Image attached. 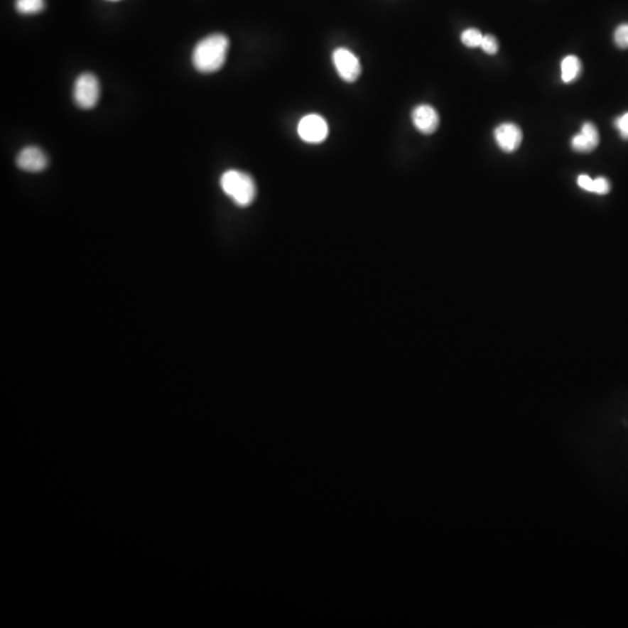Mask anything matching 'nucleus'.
I'll list each match as a JSON object with an SVG mask.
<instances>
[{"mask_svg": "<svg viewBox=\"0 0 628 628\" xmlns=\"http://www.w3.org/2000/svg\"><path fill=\"white\" fill-rule=\"evenodd\" d=\"M229 41L224 34H211L198 42L193 54V67L202 74L220 70L227 58Z\"/></svg>", "mask_w": 628, "mask_h": 628, "instance_id": "obj_1", "label": "nucleus"}, {"mask_svg": "<svg viewBox=\"0 0 628 628\" xmlns=\"http://www.w3.org/2000/svg\"><path fill=\"white\" fill-rule=\"evenodd\" d=\"M224 193L233 199L241 207H247L256 197V185L248 173L239 170H228L220 180Z\"/></svg>", "mask_w": 628, "mask_h": 628, "instance_id": "obj_2", "label": "nucleus"}, {"mask_svg": "<svg viewBox=\"0 0 628 628\" xmlns=\"http://www.w3.org/2000/svg\"><path fill=\"white\" fill-rule=\"evenodd\" d=\"M99 96V82L96 76L90 72L80 75L74 85V99L78 107L93 109L98 103Z\"/></svg>", "mask_w": 628, "mask_h": 628, "instance_id": "obj_3", "label": "nucleus"}, {"mask_svg": "<svg viewBox=\"0 0 628 628\" xmlns=\"http://www.w3.org/2000/svg\"><path fill=\"white\" fill-rule=\"evenodd\" d=\"M333 63L339 76L348 83H353L361 75L362 67L359 60L350 49H335L333 53Z\"/></svg>", "mask_w": 628, "mask_h": 628, "instance_id": "obj_4", "label": "nucleus"}, {"mask_svg": "<svg viewBox=\"0 0 628 628\" xmlns=\"http://www.w3.org/2000/svg\"><path fill=\"white\" fill-rule=\"evenodd\" d=\"M298 134L308 144H320L327 138L328 125L326 120L318 114H308L298 124Z\"/></svg>", "mask_w": 628, "mask_h": 628, "instance_id": "obj_5", "label": "nucleus"}, {"mask_svg": "<svg viewBox=\"0 0 628 628\" xmlns=\"http://www.w3.org/2000/svg\"><path fill=\"white\" fill-rule=\"evenodd\" d=\"M494 140L498 147L505 153H513L523 142V131L519 126L512 122H504L496 127L494 131Z\"/></svg>", "mask_w": 628, "mask_h": 628, "instance_id": "obj_6", "label": "nucleus"}, {"mask_svg": "<svg viewBox=\"0 0 628 628\" xmlns=\"http://www.w3.org/2000/svg\"><path fill=\"white\" fill-rule=\"evenodd\" d=\"M16 166L27 173H40L48 166V158L40 148L29 146L16 156Z\"/></svg>", "mask_w": 628, "mask_h": 628, "instance_id": "obj_7", "label": "nucleus"}, {"mask_svg": "<svg viewBox=\"0 0 628 628\" xmlns=\"http://www.w3.org/2000/svg\"><path fill=\"white\" fill-rule=\"evenodd\" d=\"M600 131L592 122H584L578 134L571 139V147L577 153L589 154L600 144Z\"/></svg>", "mask_w": 628, "mask_h": 628, "instance_id": "obj_8", "label": "nucleus"}, {"mask_svg": "<svg viewBox=\"0 0 628 628\" xmlns=\"http://www.w3.org/2000/svg\"><path fill=\"white\" fill-rule=\"evenodd\" d=\"M412 121L420 133L431 135L439 127V114L436 109L430 105H419L412 112Z\"/></svg>", "mask_w": 628, "mask_h": 628, "instance_id": "obj_9", "label": "nucleus"}, {"mask_svg": "<svg viewBox=\"0 0 628 628\" xmlns=\"http://www.w3.org/2000/svg\"><path fill=\"white\" fill-rule=\"evenodd\" d=\"M582 72V63L575 55H568L562 60L561 75L564 83H573L580 77Z\"/></svg>", "mask_w": 628, "mask_h": 628, "instance_id": "obj_10", "label": "nucleus"}, {"mask_svg": "<svg viewBox=\"0 0 628 628\" xmlns=\"http://www.w3.org/2000/svg\"><path fill=\"white\" fill-rule=\"evenodd\" d=\"M45 9V0H16V10L20 14H36Z\"/></svg>", "mask_w": 628, "mask_h": 628, "instance_id": "obj_11", "label": "nucleus"}, {"mask_svg": "<svg viewBox=\"0 0 628 628\" xmlns=\"http://www.w3.org/2000/svg\"><path fill=\"white\" fill-rule=\"evenodd\" d=\"M483 36H484L482 34L481 31L476 28H468L462 33L461 41L469 48H477V47H481Z\"/></svg>", "mask_w": 628, "mask_h": 628, "instance_id": "obj_12", "label": "nucleus"}, {"mask_svg": "<svg viewBox=\"0 0 628 628\" xmlns=\"http://www.w3.org/2000/svg\"><path fill=\"white\" fill-rule=\"evenodd\" d=\"M613 39L618 48L628 49V23H622L615 28Z\"/></svg>", "mask_w": 628, "mask_h": 628, "instance_id": "obj_13", "label": "nucleus"}, {"mask_svg": "<svg viewBox=\"0 0 628 628\" xmlns=\"http://www.w3.org/2000/svg\"><path fill=\"white\" fill-rule=\"evenodd\" d=\"M481 48L483 49V52L487 53V54L494 55L497 54L498 49H499V45H498L497 39H496L494 36L487 34V36H483Z\"/></svg>", "mask_w": 628, "mask_h": 628, "instance_id": "obj_14", "label": "nucleus"}, {"mask_svg": "<svg viewBox=\"0 0 628 628\" xmlns=\"http://www.w3.org/2000/svg\"><path fill=\"white\" fill-rule=\"evenodd\" d=\"M615 127L624 140L628 141V112L615 120Z\"/></svg>", "mask_w": 628, "mask_h": 628, "instance_id": "obj_15", "label": "nucleus"}, {"mask_svg": "<svg viewBox=\"0 0 628 628\" xmlns=\"http://www.w3.org/2000/svg\"><path fill=\"white\" fill-rule=\"evenodd\" d=\"M610 190H611V185L605 177H598L596 180H593V193L606 195L610 193Z\"/></svg>", "mask_w": 628, "mask_h": 628, "instance_id": "obj_16", "label": "nucleus"}, {"mask_svg": "<svg viewBox=\"0 0 628 628\" xmlns=\"http://www.w3.org/2000/svg\"><path fill=\"white\" fill-rule=\"evenodd\" d=\"M577 184L580 185V188L585 190V191H589V193H593V180L591 177L588 176V175H580L577 178Z\"/></svg>", "mask_w": 628, "mask_h": 628, "instance_id": "obj_17", "label": "nucleus"}, {"mask_svg": "<svg viewBox=\"0 0 628 628\" xmlns=\"http://www.w3.org/2000/svg\"><path fill=\"white\" fill-rule=\"evenodd\" d=\"M111 1H117V0H111Z\"/></svg>", "mask_w": 628, "mask_h": 628, "instance_id": "obj_18", "label": "nucleus"}]
</instances>
